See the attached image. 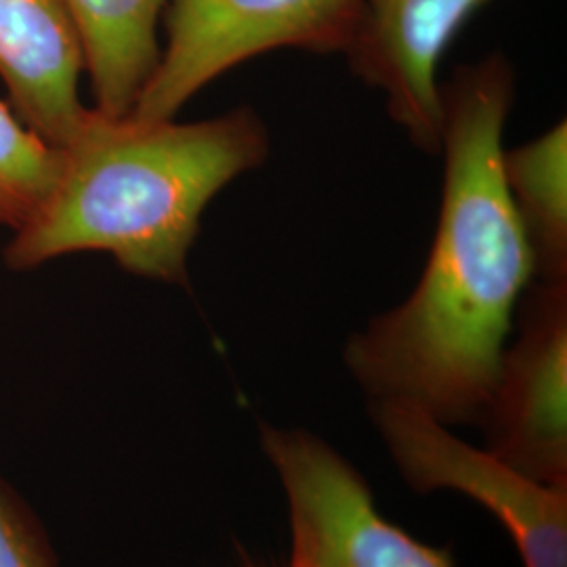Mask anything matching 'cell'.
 <instances>
[{"label":"cell","mask_w":567,"mask_h":567,"mask_svg":"<svg viewBox=\"0 0 567 567\" xmlns=\"http://www.w3.org/2000/svg\"><path fill=\"white\" fill-rule=\"evenodd\" d=\"M513 102L515 70L503 53L442 82L444 182L423 274L402 303L344 344V365L370 402H408L442 425H480L536 280L501 171Z\"/></svg>","instance_id":"cell-1"},{"label":"cell","mask_w":567,"mask_h":567,"mask_svg":"<svg viewBox=\"0 0 567 567\" xmlns=\"http://www.w3.org/2000/svg\"><path fill=\"white\" fill-rule=\"evenodd\" d=\"M61 150L41 213L11 238L4 264L34 269L63 255L107 252L131 276L187 284L204 213L267 161L271 140L252 107L198 122L110 118L86 110Z\"/></svg>","instance_id":"cell-2"},{"label":"cell","mask_w":567,"mask_h":567,"mask_svg":"<svg viewBox=\"0 0 567 567\" xmlns=\"http://www.w3.org/2000/svg\"><path fill=\"white\" fill-rule=\"evenodd\" d=\"M360 0H166L161 61L128 116L173 121L204 86L269 51L343 55Z\"/></svg>","instance_id":"cell-3"},{"label":"cell","mask_w":567,"mask_h":567,"mask_svg":"<svg viewBox=\"0 0 567 567\" xmlns=\"http://www.w3.org/2000/svg\"><path fill=\"white\" fill-rule=\"evenodd\" d=\"M261 446L288 505L290 566L454 567L450 550L389 522L362 473L322 437L264 425Z\"/></svg>","instance_id":"cell-4"},{"label":"cell","mask_w":567,"mask_h":567,"mask_svg":"<svg viewBox=\"0 0 567 567\" xmlns=\"http://www.w3.org/2000/svg\"><path fill=\"white\" fill-rule=\"evenodd\" d=\"M370 404L374 425L410 486L452 489L486 507L507 527L524 567H567V486L529 480L452 435L419 405Z\"/></svg>","instance_id":"cell-5"},{"label":"cell","mask_w":567,"mask_h":567,"mask_svg":"<svg viewBox=\"0 0 567 567\" xmlns=\"http://www.w3.org/2000/svg\"><path fill=\"white\" fill-rule=\"evenodd\" d=\"M513 330L480 419L487 452L529 480L567 486V280H534Z\"/></svg>","instance_id":"cell-6"},{"label":"cell","mask_w":567,"mask_h":567,"mask_svg":"<svg viewBox=\"0 0 567 567\" xmlns=\"http://www.w3.org/2000/svg\"><path fill=\"white\" fill-rule=\"evenodd\" d=\"M486 0H360L344 58L383 95L386 114L425 154L442 145L440 61Z\"/></svg>","instance_id":"cell-7"},{"label":"cell","mask_w":567,"mask_h":567,"mask_svg":"<svg viewBox=\"0 0 567 567\" xmlns=\"http://www.w3.org/2000/svg\"><path fill=\"white\" fill-rule=\"evenodd\" d=\"M81 42L61 0H0V79L11 105L42 140L63 147L86 110Z\"/></svg>","instance_id":"cell-8"},{"label":"cell","mask_w":567,"mask_h":567,"mask_svg":"<svg viewBox=\"0 0 567 567\" xmlns=\"http://www.w3.org/2000/svg\"><path fill=\"white\" fill-rule=\"evenodd\" d=\"M81 42L95 107L128 116L152 79L163 44L158 25L166 0H61Z\"/></svg>","instance_id":"cell-9"},{"label":"cell","mask_w":567,"mask_h":567,"mask_svg":"<svg viewBox=\"0 0 567 567\" xmlns=\"http://www.w3.org/2000/svg\"><path fill=\"white\" fill-rule=\"evenodd\" d=\"M501 171L536 280H567V122L515 147L505 145Z\"/></svg>","instance_id":"cell-10"},{"label":"cell","mask_w":567,"mask_h":567,"mask_svg":"<svg viewBox=\"0 0 567 567\" xmlns=\"http://www.w3.org/2000/svg\"><path fill=\"white\" fill-rule=\"evenodd\" d=\"M61 173V150L44 142L0 102V225L20 231L53 194Z\"/></svg>","instance_id":"cell-11"},{"label":"cell","mask_w":567,"mask_h":567,"mask_svg":"<svg viewBox=\"0 0 567 567\" xmlns=\"http://www.w3.org/2000/svg\"><path fill=\"white\" fill-rule=\"evenodd\" d=\"M0 567H58L39 519L0 477Z\"/></svg>","instance_id":"cell-12"},{"label":"cell","mask_w":567,"mask_h":567,"mask_svg":"<svg viewBox=\"0 0 567 567\" xmlns=\"http://www.w3.org/2000/svg\"><path fill=\"white\" fill-rule=\"evenodd\" d=\"M288 567H292V566H288Z\"/></svg>","instance_id":"cell-13"}]
</instances>
